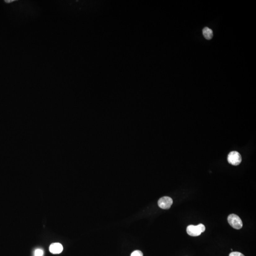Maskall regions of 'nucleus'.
<instances>
[{"label":"nucleus","mask_w":256,"mask_h":256,"mask_svg":"<svg viewBox=\"0 0 256 256\" xmlns=\"http://www.w3.org/2000/svg\"><path fill=\"white\" fill-rule=\"evenodd\" d=\"M205 230V227L203 224L200 223L198 225H190L188 226L187 233L190 236L196 237L201 235Z\"/></svg>","instance_id":"obj_1"},{"label":"nucleus","mask_w":256,"mask_h":256,"mask_svg":"<svg viewBox=\"0 0 256 256\" xmlns=\"http://www.w3.org/2000/svg\"><path fill=\"white\" fill-rule=\"evenodd\" d=\"M228 222L232 228L240 230L243 226V223L241 219L235 214H231L228 217Z\"/></svg>","instance_id":"obj_2"},{"label":"nucleus","mask_w":256,"mask_h":256,"mask_svg":"<svg viewBox=\"0 0 256 256\" xmlns=\"http://www.w3.org/2000/svg\"><path fill=\"white\" fill-rule=\"evenodd\" d=\"M228 161L233 166H238L241 162V155L237 151H232L228 156Z\"/></svg>","instance_id":"obj_3"},{"label":"nucleus","mask_w":256,"mask_h":256,"mask_svg":"<svg viewBox=\"0 0 256 256\" xmlns=\"http://www.w3.org/2000/svg\"><path fill=\"white\" fill-rule=\"evenodd\" d=\"M173 204V200L169 196H164L159 199L158 206L163 209H169Z\"/></svg>","instance_id":"obj_4"},{"label":"nucleus","mask_w":256,"mask_h":256,"mask_svg":"<svg viewBox=\"0 0 256 256\" xmlns=\"http://www.w3.org/2000/svg\"><path fill=\"white\" fill-rule=\"evenodd\" d=\"M50 251L54 254H60L63 250V247L60 243H53L50 245Z\"/></svg>","instance_id":"obj_5"},{"label":"nucleus","mask_w":256,"mask_h":256,"mask_svg":"<svg viewBox=\"0 0 256 256\" xmlns=\"http://www.w3.org/2000/svg\"><path fill=\"white\" fill-rule=\"evenodd\" d=\"M203 34L204 37L207 40H210L213 37V30L209 28H205L203 30Z\"/></svg>","instance_id":"obj_6"},{"label":"nucleus","mask_w":256,"mask_h":256,"mask_svg":"<svg viewBox=\"0 0 256 256\" xmlns=\"http://www.w3.org/2000/svg\"><path fill=\"white\" fill-rule=\"evenodd\" d=\"M43 250L40 249H36L34 252V256H43Z\"/></svg>","instance_id":"obj_7"},{"label":"nucleus","mask_w":256,"mask_h":256,"mask_svg":"<svg viewBox=\"0 0 256 256\" xmlns=\"http://www.w3.org/2000/svg\"><path fill=\"white\" fill-rule=\"evenodd\" d=\"M130 256H143V254L140 250H137L133 251Z\"/></svg>","instance_id":"obj_8"},{"label":"nucleus","mask_w":256,"mask_h":256,"mask_svg":"<svg viewBox=\"0 0 256 256\" xmlns=\"http://www.w3.org/2000/svg\"><path fill=\"white\" fill-rule=\"evenodd\" d=\"M229 256H245L243 254L239 252H232L230 253Z\"/></svg>","instance_id":"obj_9"},{"label":"nucleus","mask_w":256,"mask_h":256,"mask_svg":"<svg viewBox=\"0 0 256 256\" xmlns=\"http://www.w3.org/2000/svg\"><path fill=\"white\" fill-rule=\"evenodd\" d=\"M14 1V0H11V1H5L6 2H11Z\"/></svg>","instance_id":"obj_10"}]
</instances>
